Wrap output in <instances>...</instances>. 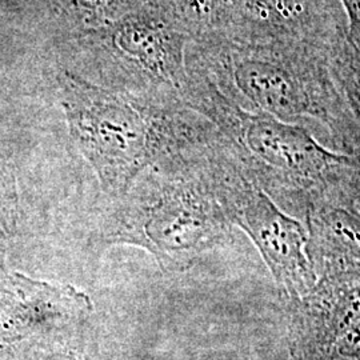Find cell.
Returning <instances> with one entry per match:
<instances>
[{"label": "cell", "mask_w": 360, "mask_h": 360, "mask_svg": "<svg viewBox=\"0 0 360 360\" xmlns=\"http://www.w3.org/2000/svg\"><path fill=\"white\" fill-rule=\"evenodd\" d=\"M58 83L70 135L111 199L146 169L203 144L191 110L178 98L105 87L70 70Z\"/></svg>", "instance_id": "obj_1"}, {"label": "cell", "mask_w": 360, "mask_h": 360, "mask_svg": "<svg viewBox=\"0 0 360 360\" xmlns=\"http://www.w3.org/2000/svg\"><path fill=\"white\" fill-rule=\"evenodd\" d=\"M195 153L146 169L126 193L112 198L96 227V242L142 248L166 274L188 270L219 243L229 219L208 163Z\"/></svg>", "instance_id": "obj_2"}, {"label": "cell", "mask_w": 360, "mask_h": 360, "mask_svg": "<svg viewBox=\"0 0 360 360\" xmlns=\"http://www.w3.org/2000/svg\"><path fill=\"white\" fill-rule=\"evenodd\" d=\"M202 62L188 63L232 102L279 120L326 114L334 91L331 67L311 51L307 40L248 37L227 32L199 40Z\"/></svg>", "instance_id": "obj_3"}, {"label": "cell", "mask_w": 360, "mask_h": 360, "mask_svg": "<svg viewBox=\"0 0 360 360\" xmlns=\"http://www.w3.org/2000/svg\"><path fill=\"white\" fill-rule=\"evenodd\" d=\"M74 40L101 62L111 89L180 99L188 77L187 43L193 39L176 18L139 10Z\"/></svg>", "instance_id": "obj_4"}, {"label": "cell", "mask_w": 360, "mask_h": 360, "mask_svg": "<svg viewBox=\"0 0 360 360\" xmlns=\"http://www.w3.org/2000/svg\"><path fill=\"white\" fill-rule=\"evenodd\" d=\"M211 179L227 219L251 238L276 282L290 295L306 294L315 283L302 224L272 203L266 193L221 160H210Z\"/></svg>", "instance_id": "obj_5"}, {"label": "cell", "mask_w": 360, "mask_h": 360, "mask_svg": "<svg viewBox=\"0 0 360 360\" xmlns=\"http://www.w3.org/2000/svg\"><path fill=\"white\" fill-rule=\"evenodd\" d=\"M91 312L90 295L75 285L34 279L7 266L0 270V347L18 349L86 322Z\"/></svg>", "instance_id": "obj_6"}, {"label": "cell", "mask_w": 360, "mask_h": 360, "mask_svg": "<svg viewBox=\"0 0 360 360\" xmlns=\"http://www.w3.org/2000/svg\"><path fill=\"white\" fill-rule=\"evenodd\" d=\"M230 32L248 37L307 40L315 22L314 0H232Z\"/></svg>", "instance_id": "obj_7"}, {"label": "cell", "mask_w": 360, "mask_h": 360, "mask_svg": "<svg viewBox=\"0 0 360 360\" xmlns=\"http://www.w3.org/2000/svg\"><path fill=\"white\" fill-rule=\"evenodd\" d=\"M13 360H102L86 322L18 348Z\"/></svg>", "instance_id": "obj_8"}, {"label": "cell", "mask_w": 360, "mask_h": 360, "mask_svg": "<svg viewBox=\"0 0 360 360\" xmlns=\"http://www.w3.org/2000/svg\"><path fill=\"white\" fill-rule=\"evenodd\" d=\"M58 19L75 35L110 26L139 11L135 0H51Z\"/></svg>", "instance_id": "obj_9"}, {"label": "cell", "mask_w": 360, "mask_h": 360, "mask_svg": "<svg viewBox=\"0 0 360 360\" xmlns=\"http://www.w3.org/2000/svg\"><path fill=\"white\" fill-rule=\"evenodd\" d=\"M176 18L195 41L230 32L233 27L232 0H178Z\"/></svg>", "instance_id": "obj_10"}, {"label": "cell", "mask_w": 360, "mask_h": 360, "mask_svg": "<svg viewBox=\"0 0 360 360\" xmlns=\"http://www.w3.org/2000/svg\"><path fill=\"white\" fill-rule=\"evenodd\" d=\"M22 219L20 193L13 168L0 154V248L15 239Z\"/></svg>", "instance_id": "obj_11"}, {"label": "cell", "mask_w": 360, "mask_h": 360, "mask_svg": "<svg viewBox=\"0 0 360 360\" xmlns=\"http://www.w3.org/2000/svg\"><path fill=\"white\" fill-rule=\"evenodd\" d=\"M330 67L333 77H336L340 89L347 95L349 107L360 120V51L347 38L342 39L335 46Z\"/></svg>", "instance_id": "obj_12"}, {"label": "cell", "mask_w": 360, "mask_h": 360, "mask_svg": "<svg viewBox=\"0 0 360 360\" xmlns=\"http://www.w3.org/2000/svg\"><path fill=\"white\" fill-rule=\"evenodd\" d=\"M324 232L330 242L351 257L360 259V218L345 210H328L322 214Z\"/></svg>", "instance_id": "obj_13"}, {"label": "cell", "mask_w": 360, "mask_h": 360, "mask_svg": "<svg viewBox=\"0 0 360 360\" xmlns=\"http://www.w3.org/2000/svg\"><path fill=\"white\" fill-rule=\"evenodd\" d=\"M348 15V41L360 51V0H342Z\"/></svg>", "instance_id": "obj_14"}, {"label": "cell", "mask_w": 360, "mask_h": 360, "mask_svg": "<svg viewBox=\"0 0 360 360\" xmlns=\"http://www.w3.org/2000/svg\"><path fill=\"white\" fill-rule=\"evenodd\" d=\"M139 10L151 13H165L176 18L178 0H135ZM178 19V18H176Z\"/></svg>", "instance_id": "obj_15"}, {"label": "cell", "mask_w": 360, "mask_h": 360, "mask_svg": "<svg viewBox=\"0 0 360 360\" xmlns=\"http://www.w3.org/2000/svg\"><path fill=\"white\" fill-rule=\"evenodd\" d=\"M16 349L0 347V360H13Z\"/></svg>", "instance_id": "obj_16"}, {"label": "cell", "mask_w": 360, "mask_h": 360, "mask_svg": "<svg viewBox=\"0 0 360 360\" xmlns=\"http://www.w3.org/2000/svg\"><path fill=\"white\" fill-rule=\"evenodd\" d=\"M3 267H6V259H4V252H3V250L0 248V270H1Z\"/></svg>", "instance_id": "obj_17"}]
</instances>
